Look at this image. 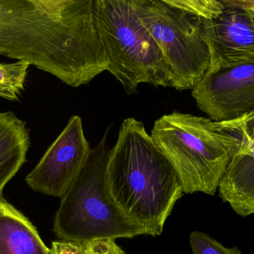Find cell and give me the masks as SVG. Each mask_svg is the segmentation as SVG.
Masks as SVG:
<instances>
[{"label": "cell", "mask_w": 254, "mask_h": 254, "mask_svg": "<svg viewBox=\"0 0 254 254\" xmlns=\"http://www.w3.org/2000/svg\"><path fill=\"white\" fill-rule=\"evenodd\" d=\"M30 131L11 112L0 113V194L26 162Z\"/></svg>", "instance_id": "cell-12"}, {"label": "cell", "mask_w": 254, "mask_h": 254, "mask_svg": "<svg viewBox=\"0 0 254 254\" xmlns=\"http://www.w3.org/2000/svg\"><path fill=\"white\" fill-rule=\"evenodd\" d=\"M241 142L219 183V196L237 214H254V141L243 130H234Z\"/></svg>", "instance_id": "cell-10"}, {"label": "cell", "mask_w": 254, "mask_h": 254, "mask_svg": "<svg viewBox=\"0 0 254 254\" xmlns=\"http://www.w3.org/2000/svg\"><path fill=\"white\" fill-rule=\"evenodd\" d=\"M250 10L251 14H252V17H253L254 22V8L249 9Z\"/></svg>", "instance_id": "cell-19"}, {"label": "cell", "mask_w": 254, "mask_h": 254, "mask_svg": "<svg viewBox=\"0 0 254 254\" xmlns=\"http://www.w3.org/2000/svg\"><path fill=\"white\" fill-rule=\"evenodd\" d=\"M150 135L187 194L214 195L241 142L240 134L220 122L179 112L155 121Z\"/></svg>", "instance_id": "cell-3"}, {"label": "cell", "mask_w": 254, "mask_h": 254, "mask_svg": "<svg viewBox=\"0 0 254 254\" xmlns=\"http://www.w3.org/2000/svg\"><path fill=\"white\" fill-rule=\"evenodd\" d=\"M217 17H199L210 56L209 68L254 63V22L249 9L222 4Z\"/></svg>", "instance_id": "cell-9"}, {"label": "cell", "mask_w": 254, "mask_h": 254, "mask_svg": "<svg viewBox=\"0 0 254 254\" xmlns=\"http://www.w3.org/2000/svg\"><path fill=\"white\" fill-rule=\"evenodd\" d=\"M222 4H234L246 9L254 8V0H218Z\"/></svg>", "instance_id": "cell-18"}, {"label": "cell", "mask_w": 254, "mask_h": 254, "mask_svg": "<svg viewBox=\"0 0 254 254\" xmlns=\"http://www.w3.org/2000/svg\"><path fill=\"white\" fill-rule=\"evenodd\" d=\"M143 0H95V20L110 71L127 95L141 83L173 87V70L140 19Z\"/></svg>", "instance_id": "cell-5"}, {"label": "cell", "mask_w": 254, "mask_h": 254, "mask_svg": "<svg viewBox=\"0 0 254 254\" xmlns=\"http://www.w3.org/2000/svg\"><path fill=\"white\" fill-rule=\"evenodd\" d=\"M173 8L204 19L217 17L223 10L218 0H158Z\"/></svg>", "instance_id": "cell-14"}, {"label": "cell", "mask_w": 254, "mask_h": 254, "mask_svg": "<svg viewBox=\"0 0 254 254\" xmlns=\"http://www.w3.org/2000/svg\"><path fill=\"white\" fill-rule=\"evenodd\" d=\"M90 254H125L114 240H104L86 243Z\"/></svg>", "instance_id": "cell-17"}, {"label": "cell", "mask_w": 254, "mask_h": 254, "mask_svg": "<svg viewBox=\"0 0 254 254\" xmlns=\"http://www.w3.org/2000/svg\"><path fill=\"white\" fill-rule=\"evenodd\" d=\"M30 65L31 64L25 61H18L13 64L0 63V98L18 101L24 90Z\"/></svg>", "instance_id": "cell-13"}, {"label": "cell", "mask_w": 254, "mask_h": 254, "mask_svg": "<svg viewBox=\"0 0 254 254\" xmlns=\"http://www.w3.org/2000/svg\"><path fill=\"white\" fill-rule=\"evenodd\" d=\"M110 130L109 127L92 148L83 168L61 198L53 227L59 240L86 244L147 235L143 227L121 210L110 193L107 176Z\"/></svg>", "instance_id": "cell-4"}, {"label": "cell", "mask_w": 254, "mask_h": 254, "mask_svg": "<svg viewBox=\"0 0 254 254\" xmlns=\"http://www.w3.org/2000/svg\"><path fill=\"white\" fill-rule=\"evenodd\" d=\"M51 250L53 254H90L86 243L83 244L62 240L52 242Z\"/></svg>", "instance_id": "cell-16"}, {"label": "cell", "mask_w": 254, "mask_h": 254, "mask_svg": "<svg viewBox=\"0 0 254 254\" xmlns=\"http://www.w3.org/2000/svg\"><path fill=\"white\" fill-rule=\"evenodd\" d=\"M192 254H243L239 248H226L204 233L194 231L190 237Z\"/></svg>", "instance_id": "cell-15"}, {"label": "cell", "mask_w": 254, "mask_h": 254, "mask_svg": "<svg viewBox=\"0 0 254 254\" xmlns=\"http://www.w3.org/2000/svg\"><path fill=\"white\" fill-rule=\"evenodd\" d=\"M197 107L214 122H228L254 112V63L208 68L192 89Z\"/></svg>", "instance_id": "cell-7"}, {"label": "cell", "mask_w": 254, "mask_h": 254, "mask_svg": "<svg viewBox=\"0 0 254 254\" xmlns=\"http://www.w3.org/2000/svg\"><path fill=\"white\" fill-rule=\"evenodd\" d=\"M0 254H53L31 221L0 194Z\"/></svg>", "instance_id": "cell-11"}, {"label": "cell", "mask_w": 254, "mask_h": 254, "mask_svg": "<svg viewBox=\"0 0 254 254\" xmlns=\"http://www.w3.org/2000/svg\"><path fill=\"white\" fill-rule=\"evenodd\" d=\"M139 14L173 70V88L193 89L210 65L199 17L158 0H143Z\"/></svg>", "instance_id": "cell-6"}, {"label": "cell", "mask_w": 254, "mask_h": 254, "mask_svg": "<svg viewBox=\"0 0 254 254\" xmlns=\"http://www.w3.org/2000/svg\"><path fill=\"white\" fill-rule=\"evenodd\" d=\"M107 176L110 193L121 210L147 235H161L183 188L174 167L141 122L134 118L124 121L109 153Z\"/></svg>", "instance_id": "cell-2"}, {"label": "cell", "mask_w": 254, "mask_h": 254, "mask_svg": "<svg viewBox=\"0 0 254 254\" xmlns=\"http://www.w3.org/2000/svg\"><path fill=\"white\" fill-rule=\"evenodd\" d=\"M104 55L94 0H0L1 56L77 88L92 80Z\"/></svg>", "instance_id": "cell-1"}, {"label": "cell", "mask_w": 254, "mask_h": 254, "mask_svg": "<svg viewBox=\"0 0 254 254\" xmlns=\"http://www.w3.org/2000/svg\"><path fill=\"white\" fill-rule=\"evenodd\" d=\"M91 150L81 118L71 116L68 125L25 178L27 185L34 192L61 198L83 168Z\"/></svg>", "instance_id": "cell-8"}]
</instances>
